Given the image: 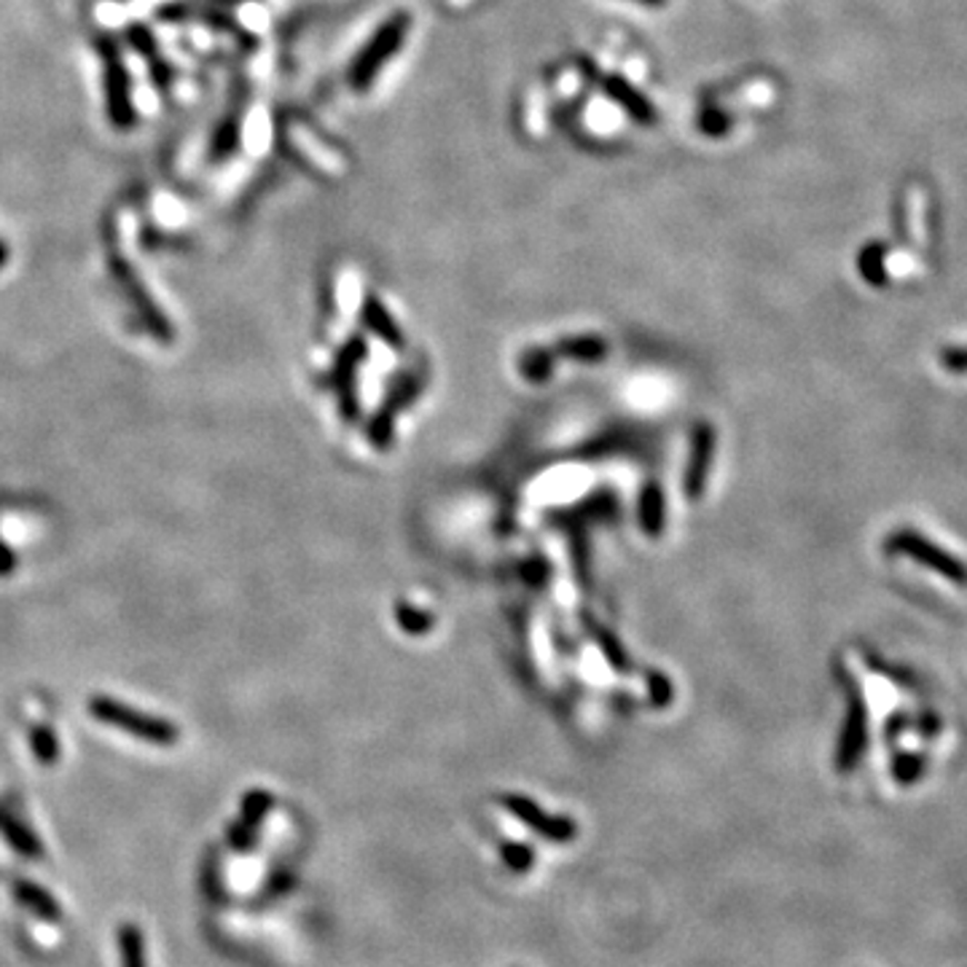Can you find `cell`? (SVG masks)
<instances>
[{"label": "cell", "mask_w": 967, "mask_h": 967, "mask_svg": "<svg viewBox=\"0 0 967 967\" xmlns=\"http://www.w3.org/2000/svg\"><path fill=\"white\" fill-rule=\"evenodd\" d=\"M409 28H411L409 14L390 17L382 24V28L373 32L371 41L366 43L363 49H360V54L355 57L352 70H350V81H352V87L358 89V92L369 89L371 81L379 76V70H382L385 64L390 62L392 57L398 54V51H401Z\"/></svg>", "instance_id": "cell-1"}, {"label": "cell", "mask_w": 967, "mask_h": 967, "mask_svg": "<svg viewBox=\"0 0 967 967\" xmlns=\"http://www.w3.org/2000/svg\"><path fill=\"white\" fill-rule=\"evenodd\" d=\"M605 92H608L612 100H616L618 106H621L624 111H627L631 119L637 121V124H654L656 121L654 102H650L642 92H637V89L631 87L627 79L610 76V79H605Z\"/></svg>", "instance_id": "cell-2"}, {"label": "cell", "mask_w": 967, "mask_h": 967, "mask_svg": "<svg viewBox=\"0 0 967 967\" xmlns=\"http://www.w3.org/2000/svg\"><path fill=\"white\" fill-rule=\"evenodd\" d=\"M106 64H108V100H111V116L116 124H127L132 121V102H129V89H127V73L121 68L119 54L113 49H106Z\"/></svg>", "instance_id": "cell-3"}, {"label": "cell", "mask_w": 967, "mask_h": 967, "mask_svg": "<svg viewBox=\"0 0 967 967\" xmlns=\"http://www.w3.org/2000/svg\"><path fill=\"white\" fill-rule=\"evenodd\" d=\"M14 895L17 900L22 903L28 911L36 914V917L47 919V921H60L62 911H60V903H57L54 895L49 893V889L32 885L30 879H17L14 881Z\"/></svg>", "instance_id": "cell-4"}, {"label": "cell", "mask_w": 967, "mask_h": 967, "mask_svg": "<svg viewBox=\"0 0 967 967\" xmlns=\"http://www.w3.org/2000/svg\"><path fill=\"white\" fill-rule=\"evenodd\" d=\"M0 834L6 836V841H9L19 855L30 857V860H38V857L43 855L41 841H38V838L32 836L22 823L14 820V817H11L9 811H3V809H0Z\"/></svg>", "instance_id": "cell-5"}, {"label": "cell", "mask_w": 967, "mask_h": 967, "mask_svg": "<svg viewBox=\"0 0 967 967\" xmlns=\"http://www.w3.org/2000/svg\"><path fill=\"white\" fill-rule=\"evenodd\" d=\"M119 954H121V967H146V944L143 933L124 921L119 930Z\"/></svg>", "instance_id": "cell-6"}, {"label": "cell", "mask_w": 967, "mask_h": 967, "mask_svg": "<svg viewBox=\"0 0 967 967\" xmlns=\"http://www.w3.org/2000/svg\"><path fill=\"white\" fill-rule=\"evenodd\" d=\"M202 895L208 898L212 906L223 898L221 889V866H218V855L208 853L202 860Z\"/></svg>", "instance_id": "cell-7"}, {"label": "cell", "mask_w": 967, "mask_h": 967, "mask_svg": "<svg viewBox=\"0 0 967 967\" xmlns=\"http://www.w3.org/2000/svg\"><path fill=\"white\" fill-rule=\"evenodd\" d=\"M269 796L267 792H250L248 798H245V804H242V815H245V823L248 825H258L263 820V815H267L269 811Z\"/></svg>", "instance_id": "cell-8"}, {"label": "cell", "mask_w": 967, "mask_h": 967, "mask_svg": "<svg viewBox=\"0 0 967 967\" xmlns=\"http://www.w3.org/2000/svg\"><path fill=\"white\" fill-rule=\"evenodd\" d=\"M229 844L235 849H240V853H248L250 847H253L256 844V834H253V828H250V825H242V823H235L229 828Z\"/></svg>", "instance_id": "cell-9"}, {"label": "cell", "mask_w": 967, "mask_h": 967, "mask_svg": "<svg viewBox=\"0 0 967 967\" xmlns=\"http://www.w3.org/2000/svg\"><path fill=\"white\" fill-rule=\"evenodd\" d=\"M635 3L645 6V9H664V6H667L669 0H635Z\"/></svg>", "instance_id": "cell-10"}]
</instances>
